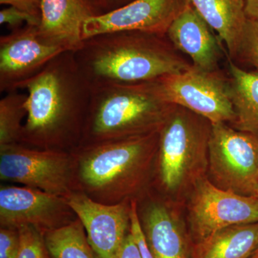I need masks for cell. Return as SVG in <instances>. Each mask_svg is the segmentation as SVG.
Instances as JSON below:
<instances>
[{
  "label": "cell",
  "instance_id": "1",
  "mask_svg": "<svg viewBox=\"0 0 258 258\" xmlns=\"http://www.w3.org/2000/svg\"><path fill=\"white\" fill-rule=\"evenodd\" d=\"M19 89L28 91L27 116L19 144L68 152L79 145L92 88L80 71L73 51L56 56Z\"/></svg>",
  "mask_w": 258,
  "mask_h": 258
},
{
  "label": "cell",
  "instance_id": "2",
  "mask_svg": "<svg viewBox=\"0 0 258 258\" xmlns=\"http://www.w3.org/2000/svg\"><path fill=\"white\" fill-rule=\"evenodd\" d=\"M76 63L91 87L155 81L189 69L166 35L108 32L88 37L75 51Z\"/></svg>",
  "mask_w": 258,
  "mask_h": 258
},
{
  "label": "cell",
  "instance_id": "3",
  "mask_svg": "<svg viewBox=\"0 0 258 258\" xmlns=\"http://www.w3.org/2000/svg\"><path fill=\"white\" fill-rule=\"evenodd\" d=\"M159 141V132L78 146L71 151L76 191L106 205L135 200L158 157Z\"/></svg>",
  "mask_w": 258,
  "mask_h": 258
},
{
  "label": "cell",
  "instance_id": "4",
  "mask_svg": "<svg viewBox=\"0 0 258 258\" xmlns=\"http://www.w3.org/2000/svg\"><path fill=\"white\" fill-rule=\"evenodd\" d=\"M174 106L156 80L93 88L79 145L159 132Z\"/></svg>",
  "mask_w": 258,
  "mask_h": 258
},
{
  "label": "cell",
  "instance_id": "5",
  "mask_svg": "<svg viewBox=\"0 0 258 258\" xmlns=\"http://www.w3.org/2000/svg\"><path fill=\"white\" fill-rule=\"evenodd\" d=\"M211 125L203 117L174 106L159 131V179L166 189H179L206 155Z\"/></svg>",
  "mask_w": 258,
  "mask_h": 258
},
{
  "label": "cell",
  "instance_id": "6",
  "mask_svg": "<svg viewBox=\"0 0 258 258\" xmlns=\"http://www.w3.org/2000/svg\"><path fill=\"white\" fill-rule=\"evenodd\" d=\"M0 179L66 198L76 191L74 157L68 151L2 146Z\"/></svg>",
  "mask_w": 258,
  "mask_h": 258
},
{
  "label": "cell",
  "instance_id": "7",
  "mask_svg": "<svg viewBox=\"0 0 258 258\" xmlns=\"http://www.w3.org/2000/svg\"><path fill=\"white\" fill-rule=\"evenodd\" d=\"M208 152L214 184L239 195L257 198V137L227 123H212Z\"/></svg>",
  "mask_w": 258,
  "mask_h": 258
},
{
  "label": "cell",
  "instance_id": "8",
  "mask_svg": "<svg viewBox=\"0 0 258 258\" xmlns=\"http://www.w3.org/2000/svg\"><path fill=\"white\" fill-rule=\"evenodd\" d=\"M156 81L171 104L186 108L211 123H232L235 120L230 79L219 70L209 72L191 66Z\"/></svg>",
  "mask_w": 258,
  "mask_h": 258
},
{
  "label": "cell",
  "instance_id": "9",
  "mask_svg": "<svg viewBox=\"0 0 258 258\" xmlns=\"http://www.w3.org/2000/svg\"><path fill=\"white\" fill-rule=\"evenodd\" d=\"M190 222L197 240L230 226L258 222V198L222 189L199 179L190 205Z\"/></svg>",
  "mask_w": 258,
  "mask_h": 258
},
{
  "label": "cell",
  "instance_id": "10",
  "mask_svg": "<svg viewBox=\"0 0 258 258\" xmlns=\"http://www.w3.org/2000/svg\"><path fill=\"white\" fill-rule=\"evenodd\" d=\"M77 218L66 198L26 186L2 184L0 225H31L45 234Z\"/></svg>",
  "mask_w": 258,
  "mask_h": 258
},
{
  "label": "cell",
  "instance_id": "11",
  "mask_svg": "<svg viewBox=\"0 0 258 258\" xmlns=\"http://www.w3.org/2000/svg\"><path fill=\"white\" fill-rule=\"evenodd\" d=\"M38 26L26 25L0 37V91L10 93L41 70L54 57L66 52L44 41Z\"/></svg>",
  "mask_w": 258,
  "mask_h": 258
},
{
  "label": "cell",
  "instance_id": "12",
  "mask_svg": "<svg viewBox=\"0 0 258 258\" xmlns=\"http://www.w3.org/2000/svg\"><path fill=\"white\" fill-rule=\"evenodd\" d=\"M188 0H132L124 6L88 19L83 39L108 32L137 31L166 35Z\"/></svg>",
  "mask_w": 258,
  "mask_h": 258
},
{
  "label": "cell",
  "instance_id": "13",
  "mask_svg": "<svg viewBox=\"0 0 258 258\" xmlns=\"http://www.w3.org/2000/svg\"><path fill=\"white\" fill-rule=\"evenodd\" d=\"M66 200L82 222L97 258L116 257L130 232L132 200L106 205L79 191H73Z\"/></svg>",
  "mask_w": 258,
  "mask_h": 258
},
{
  "label": "cell",
  "instance_id": "14",
  "mask_svg": "<svg viewBox=\"0 0 258 258\" xmlns=\"http://www.w3.org/2000/svg\"><path fill=\"white\" fill-rule=\"evenodd\" d=\"M96 15L91 0H42L39 35L50 45L75 52L83 41V24Z\"/></svg>",
  "mask_w": 258,
  "mask_h": 258
},
{
  "label": "cell",
  "instance_id": "15",
  "mask_svg": "<svg viewBox=\"0 0 258 258\" xmlns=\"http://www.w3.org/2000/svg\"><path fill=\"white\" fill-rule=\"evenodd\" d=\"M210 28L189 3L171 24L166 35L176 50L189 56L193 66L212 72L218 71L222 53Z\"/></svg>",
  "mask_w": 258,
  "mask_h": 258
},
{
  "label": "cell",
  "instance_id": "16",
  "mask_svg": "<svg viewBox=\"0 0 258 258\" xmlns=\"http://www.w3.org/2000/svg\"><path fill=\"white\" fill-rule=\"evenodd\" d=\"M141 223L154 258H189L186 234L165 205L150 204L144 211Z\"/></svg>",
  "mask_w": 258,
  "mask_h": 258
},
{
  "label": "cell",
  "instance_id": "17",
  "mask_svg": "<svg viewBox=\"0 0 258 258\" xmlns=\"http://www.w3.org/2000/svg\"><path fill=\"white\" fill-rule=\"evenodd\" d=\"M207 24L218 34L231 58L238 53L247 16L244 0H188Z\"/></svg>",
  "mask_w": 258,
  "mask_h": 258
},
{
  "label": "cell",
  "instance_id": "18",
  "mask_svg": "<svg viewBox=\"0 0 258 258\" xmlns=\"http://www.w3.org/2000/svg\"><path fill=\"white\" fill-rule=\"evenodd\" d=\"M258 248V222L225 227L198 241L191 258H251Z\"/></svg>",
  "mask_w": 258,
  "mask_h": 258
},
{
  "label": "cell",
  "instance_id": "19",
  "mask_svg": "<svg viewBox=\"0 0 258 258\" xmlns=\"http://www.w3.org/2000/svg\"><path fill=\"white\" fill-rule=\"evenodd\" d=\"M230 91L235 118L232 127L258 138V71L241 69L230 60Z\"/></svg>",
  "mask_w": 258,
  "mask_h": 258
},
{
  "label": "cell",
  "instance_id": "20",
  "mask_svg": "<svg viewBox=\"0 0 258 258\" xmlns=\"http://www.w3.org/2000/svg\"><path fill=\"white\" fill-rule=\"evenodd\" d=\"M52 258H97L79 218L44 234Z\"/></svg>",
  "mask_w": 258,
  "mask_h": 258
},
{
  "label": "cell",
  "instance_id": "21",
  "mask_svg": "<svg viewBox=\"0 0 258 258\" xmlns=\"http://www.w3.org/2000/svg\"><path fill=\"white\" fill-rule=\"evenodd\" d=\"M28 94L8 93L0 101V147L20 143Z\"/></svg>",
  "mask_w": 258,
  "mask_h": 258
},
{
  "label": "cell",
  "instance_id": "22",
  "mask_svg": "<svg viewBox=\"0 0 258 258\" xmlns=\"http://www.w3.org/2000/svg\"><path fill=\"white\" fill-rule=\"evenodd\" d=\"M20 248L17 258H52L43 234L31 225L18 227Z\"/></svg>",
  "mask_w": 258,
  "mask_h": 258
},
{
  "label": "cell",
  "instance_id": "23",
  "mask_svg": "<svg viewBox=\"0 0 258 258\" xmlns=\"http://www.w3.org/2000/svg\"><path fill=\"white\" fill-rule=\"evenodd\" d=\"M239 56L258 71V20L247 18L237 57Z\"/></svg>",
  "mask_w": 258,
  "mask_h": 258
},
{
  "label": "cell",
  "instance_id": "24",
  "mask_svg": "<svg viewBox=\"0 0 258 258\" xmlns=\"http://www.w3.org/2000/svg\"><path fill=\"white\" fill-rule=\"evenodd\" d=\"M130 232L133 235L134 240L138 245L139 252L142 258H154L149 248L138 212L137 200H132L131 208Z\"/></svg>",
  "mask_w": 258,
  "mask_h": 258
},
{
  "label": "cell",
  "instance_id": "25",
  "mask_svg": "<svg viewBox=\"0 0 258 258\" xmlns=\"http://www.w3.org/2000/svg\"><path fill=\"white\" fill-rule=\"evenodd\" d=\"M23 23H26L29 25L39 26L40 20L13 6L5 8L0 12L1 25H8L13 30L21 28L20 26Z\"/></svg>",
  "mask_w": 258,
  "mask_h": 258
},
{
  "label": "cell",
  "instance_id": "26",
  "mask_svg": "<svg viewBox=\"0 0 258 258\" xmlns=\"http://www.w3.org/2000/svg\"><path fill=\"white\" fill-rule=\"evenodd\" d=\"M20 248V235L16 228L0 229V258H17Z\"/></svg>",
  "mask_w": 258,
  "mask_h": 258
},
{
  "label": "cell",
  "instance_id": "27",
  "mask_svg": "<svg viewBox=\"0 0 258 258\" xmlns=\"http://www.w3.org/2000/svg\"><path fill=\"white\" fill-rule=\"evenodd\" d=\"M42 0H0L2 5H9L40 20Z\"/></svg>",
  "mask_w": 258,
  "mask_h": 258
},
{
  "label": "cell",
  "instance_id": "28",
  "mask_svg": "<svg viewBox=\"0 0 258 258\" xmlns=\"http://www.w3.org/2000/svg\"><path fill=\"white\" fill-rule=\"evenodd\" d=\"M115 258H142L138 245L131 232L125 237Z\"/></svg>",
  "mask_w": 258,
  "mask_h": 258
},
{
  "label": "cell",
  "instance_id": "29",
  "mask_svg": "<svg viewBox=\"0 0 258 258\" xmlns=\"http://www.w3.org/2000/svg\"><path fill=\"white\" fill-rule=\"evenodd\" d=\"M91 1L99 15L110 13L132 2L131 0H91Z\"/></svg>",
  "mask_w": 258,
  "mask_h": 258
},
{
  "label": "cell",
  "instance_id": "30",
  "mask_svg": "<svg viewBox=\"0 0 258 258\" xmlns=\"http://www.w3.org/2000/svg\"><path fill=\"white\" fill-rule=\"evenodd\" d=\"M247 18L258 20V0H244Z\"/></svg>",
  "mask_w": 258,
  "mask_h": 258
},
{
  "label": "cell",
  "instance_id": "31",
  "mask_svg": "<svg viewBox=\"0 0 258 258\" xmlns=\"http://www.w3.org/2000/svg\"><path fill=\"white\" fill-rule=\"evenodd\" d=\"M251 258H258V249L256 250V252H254L253 255H252Z\"/></svg>",
  "mask_w": 258,
  "mask_h": 258
},
{
  "label": "cell",
  "instance_id": "32",
  "mask_svg": "<svg viewBox=\"0 0 258 258\" xmlns=\"http://www.w3.org/2000/svg\"><path fill=\"white\" fill-rule=\"evenodd\" d=\"M257 198H258V191H257Z\"/></svg>",
  "mask_w": 258,
  "mask_h": 258
},
{
  "label": "cell",
  "instance_id": "33",
  "mask_svg": "<svg viewBox=\"0 0 258 258\" xmlns=\"http://www.w3.org/2000/svg\"><path fill=\"white\" fill-rule=\"evenodd\" d=\"M258 249V248H257Z\"/></svg>",
  "mask_w": 258,
  "mask_h": 258
}]
</instances>
